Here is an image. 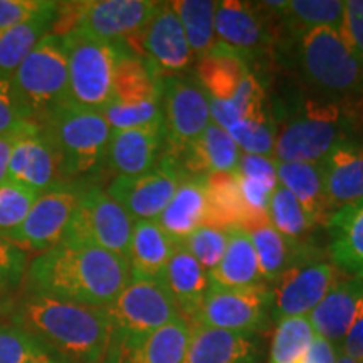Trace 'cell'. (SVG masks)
<instances>
[{
  "label": "cell",
  "instance_id": "18",
  "mask_svg": "<svg viewBox=\"0 0 363 363\" xmlns=\"http://www.w3.org/2000/svg\"><path fill=\"white\" fill-rule=\"evenodd\" d=\"M338 269L331 262L306 259L289 267L274 283L272 315L276 320L308 316L338 283Z\"/></svg>",
  "mask_w": 363,
  "mask_h": 363
},
{
  "label": "cell",
  "instance_id": "10",
  "mask_svg": "<svg viewBox=\"0 0 363 363\" xmlns=\"http://www.w3.org/2000/svg\"><path fill=\"white\" fill-rule=\"evenodd\" d=\"M69 98L89 110L103 111L110 101L121 44H111L79 30L66 34Z\"/></svg>",
  "mask_w": 363,
  "mask_h": 363
},
{
  "label": "cell",
  "instance_id": "45",
  "mask_svg": "<svg viewBox=\"0 0 363 363\" xmlns=\"http://www.w3.org/2000/svg\"><path fill=\"white\" fill-rule=\"evenodd\" d=\"M235 172L242 179L264 185L271 190H274L279 185L278 174H276V160L272 157L242 155Z\"/></svg>",
  "mask_w": 363,
  "mask_h": 363
},
{
  "label": "cell",
  "instance_id": "8",
  "mask_svg": "<svg viewBox=\"0 0 363 363\" xmlns=\"http://www.w3.org/2000/svg\"><path fill=\"white\" fill-rule=\"evenodd\" d=\"M104 310L111 323V345L106 363L110 358L120 362L125 347L182 316L162 281L130 279L123 291Z\"/></svg>",
  "mask_w": 363,
  "mask_h": 363
},
{
  "label": "cell",
  "instance_id": "26",
  "mask_svg": "<svg viewBox=\"0 0 363 363\" xmlns=\"http://www.w3.org/2000/svg\"><path fill=\"white\" fill-rule=\"evenodd\" d=\"M175 244L155 220L133 222L126 261L131 279L162 281Z\"/></svg>",
  "mask_w": 363,
  "mask_h": 363
},
{
  "label": "cell",
  "instance_id": "34",
  "mask_svg": "<svg viewBox=\"0 0 363 363\" xmlns=\"http://www.w3.org/2000/svg\"><path fill=\"white\" fill-rule=\"evenodd\" d=\"M206 180L208 202L207 225L224 230L230 227L252 229L254 220L240 195L238 174H212L206 175Z\"/></svg>",
  "mask_w": 363,
  "mask_h": 363
},
{
  "label": "cell",
  "instance_id": "17",
  "mask_svg": "<svg viewBox=\"0 0 363 363\" xmlns=\"http://www.w3.org/2000/svg\"><path fill=\"white\" fill-rule=\"evenodd\" d=\"M271 21L261 2H217L216 39L251 65V61L259 59L266 49L274 45L276 30L271 27Z\"/></svg>",
  "mask_w": 363,
  "mask_h": 363
},
{
  "label": "cell",
  "instance_id": "51",
  "mask_svg": "<svg viewBox=\"0 0 363 363\" xmlns=\"http://www.w3.org/2000/svg\"><path fill=\"white\" fill-rule=\"evenodd\" d=\"M337 363H363V362H358V360H353L350 357H345L342 353H338V358H337Z\"/></svg>",
  "mask_w": 363,
  "mask_h": 363
},
{
  "label": "cell",
  "instance_id": "41",
  "mask_svg": "<svg viewBox=\"0 0 363 363\" xmlns=\"http://www.w3.org/2000/svg\"><path fill=\"white\" fill-rule=\"evenodd\" d=\"M29 259V254L24 249L12 240L0 238V301L21 291Z\"/></svg>",
  "mask_w": 363,
  "mask_h": 363
},
{
  "label": "cell",
  "instance_id": "43",
  "mask_svg": "<svg viewBox=\"0 0 363 363\" xmlns=\"http://www.w3.org/2000/svg\"><path fill=\"white\" fill-rule=\"evenodd\" d=\"M33 123L12 78H0V135L22 131Z\"/></svg>",
  "mask_w": 363,
  "mask_h": 363
},
{
  "label": "cell",
  "instance_id": "3",
  "mask_svg": "<svg viewBox=\"0 0 363 363\" xmlns=\"http://www.w3.org/2000/svg\"><path fill=\"white\" fill-rule=\"evenodd\" d=\"M279 40L278 48L316 93L352 106L363 101V66L337 29L320 27Z\"/></svg>",
  "mask_w": 363,
  "mask_h": 363
},
{
  "label": "cell",
  "instance_id": "25",
  "mask_svg": "<svg viewBox=\"0 0 363 363\" xmlns=\"http://www.w3.org/2000/svg\"><path fill=\"white\" fill-rule=\"evenodd\" d=\"M326 227L331 264L350 278L363 279V199L333 212Z\"/></svg>",
  "mask_w": 363,
  "mask_h": 363
},
{
  "label": "cell",
  "instance_id": "13",
  "mask_svg": "<svg viewBox=\"0 0 363 363\" xmlns=\"http://www.w3.org/2000/svg\"><path fill=\"white\" fill-rule=\"evenodd\" d=\"M187 177L190 175L180 162L163 152L157 165L142 175L113 177L106 194L125 208L133 222L157 220Z\"/></svg>",
  "mask_w": 363,
  "mask_h": 363
},
{
  "label": "cell",
  "instance_id": "49",
  "mask_svg": "<svg viewBox=\"0 0 363 363\" xmlns=\"http://www.w3.org/2000/svg\"><path fill=\"white\" fill-rule=\"evenodd\" d=\"M33 125H30V126H33ZM30 126H29V128H30ZM22 131H24V130H22ZM22 131H16V133H7V135H0V184H4V182L7 180L9 162H11L13 145H16L17 138H19V135L22 133Z\"/></svg>",
  "mask_w": 363,
  "mask_h": 363
},
{
  "label": "cell",
  "instance_id": "9",
  "mask_svg": "<svg viewBox=\"0 0 363 363\" xmlns=\"http://www.w3.org/2000/svg\"><path fill=\"white\" fill-rule=\"evenodd\" d=\"M12 83L35 123H43L57 106L71 101L65 40L48 34L24 59Z\"/></svg>",
  "mask_w": 363,
  "mask_h": 363
},
{
  "label": "cell",
  "instance_id": "16",
  "mask_svg": "<svg viewBox=\"0 0 363 363\" xmlns=\"http://www.w3.org/2000/svg\"><path fill=\"white\" fill-rule=\"evenodd\" d=\"M126 48L148 61L163 78L187 71L195 62L172 2H160L152 19Z\"/></svg>",
  "mask_w": 363,
  "mask_h": 363
},
{
  "label": "cell",
  "instance_id": "15",
  "mask_svg": "<svg viewBox=\"0 0 363 363\" xmlns=\"http://www.w3.org/2000/svg\"><path fill=\"white\" fill-rule=\"evenodd\" d=\"M83 187V184H59L40 194L26 220L9 240L27 254H40L61 244Z\"/></svg>",
  "mask_w": 363,
  "mask_h": 363
},
{
  "label": "cell",
  "instance_id": "19",
  "mask_svg": "<svg viewBox=\"0 0 363 363\" xmlns=\"http://www.w3.org/2000/svg\"><path fill=\"white\" fill-rule=\"evenodd\" d=\"M7 179L38 195L62 184L57 153L43 125L34 123L19 135L9 162Z\"/></svg>",
  "mask_w": 363,
  "mask_h": 363
},
{
  "label": "cell",
  "instance_id": "31",
  "mask_svg": "<svg viewBox=\"0 0 363 363\" xmlns=\"http://www.w3.org/2000/svg\"><path fill=\"white\" fill-rule=\"evenodd\" d=\"M192 333L187 318L179 316L121 350L120 363H184Z\"/></svg>",
  "mask_w": 363,
  "mask_h": 363
},
{
  "label": "cell",
  "instance_id": "39",
  "mask_svg": "<svg viewBox=\"0 0 363 363\" xmlns=\"http://www.w3.org/2000/svg\"><path fill=\"white\" fill-rule=\"evenodd\" d=\"M56 358L38 338L19 326L0 323V363H38Z\"/></svg>",
  "mask_w": 363,
  "mask_h": 363
},
{
  "label": "cell",
  "instance_id": "52",
  "mask_svg": "<svg viewBox=\"0 0 363 363\" xmlns=\"http://www.w3.org/2000/svg\"><path fill=\"white\" fill-rule=\"evenodd\" d=\"M38 363H66V362L59 360V358H51V360H45V362H38Z\"/></svg>",
  "mask_w": 363,
  "mask_h": 363
},
{
  "label": "cell",
  "instance_id": "23",
  "mask_svg": "<svg viewBox=\"0 0 363 363\" xmlns=\"http://www.w3.org/2000/svg\"><path fill=\"white\" fill-rule=\"evenodd\" d=\"M207 180L190 175L180 184L169 206L155 220L175 244H182L199 227L207 225Z\"/></svg>",
  "mask_w": 363,
  "mask_h": 363
},
{
  "label": "cell",
  "instance_id": "38",
  "mask_svg": "<svg viewBox=\"0 0 363 363\" xmlns=\"http://www.w3.org/2000/svg\"><path fill=\"white\" fill-rule=\"evenodd\" d=\"M267 222L279 234L293 240H301L303 235L313 229L306 212L283 185H278L271 194L267 203Z\"/></svg>",
  "mask_w": 363,
  "mask_h": 363
},
{
  "label": "cell",
  "instance_id": "40",
  "mask_svg": "<svg viewBox=\"0 0 363 363\" xmlns=\"http://www.w3.org/2000/svg\"><path fill=\"white\" fill-rule=\"evenodd\" d=\"M39 195L12 180L0 184V238L9 239L22 225Z\"/></svg>",
  "mask_w": 363,
  "mask_h": 363
},
{
  "label": "cell",
  "instance_id": "37",
  "mask_svg": "<svg viewBox=\"0 0 363 363\" xmlns=\"http://www.w3.org/2000/svg\"><path fill=\"white\" fill-rule=\"evenodd\" d=\"M308 316L283 318L272 337L269 363H299L315 338Z\"/></svg>",
  "mask_w": 363,
  "mask_h": 363
},
{
  "label": "cell",
  "instance_id": "7",
  "mask_svg": "<svg viewBox=\"0 0 363 363\" xmlns=\"http://www.w3.org/2000/svg\"><path fill=\"white\" fill-rule=\"evenodd\" d=\"M160 6L155 0H81L59 2L51 34L79 30L111 44L126 45Z\"/></svg>",
  "mask_w": 363,
  "mask_h": 363
},
{
  "label": "cell",
  "instance_id": "50",
  "mask_svg": "<svg viewBox=\"0 0 363 363\" xmlns=\"http://www.w3.org/2000/svg\"><path fill=\"white\" fill-rule=\"evenodd\" d=\"M355 130H360L362 131V136H363V101L357 106V125H355Z\"/></svg>",
  "mask_w": 363,
  "mask_h": 363
},
{
  "label": "cell",
  "instance_id": "2",
  "mask_svg": "<svg viewBox=\"0 0 363 363\" xmlns=\"http://www.w3.org/2000/svg\"><path fill=\"white\" fill-rule=\"evenodd\" d=\"M130 279L126 257L61 242L30 257L22 289L76 305L108 308Z\"/></svg>",
  "mask_w": 363,
  "mask_h": 363
},
{
  "label": "cell",
  "instance_id": "53",
  "mask_svg": "<svg viewBox=\"0 0 363 363\" xmlns=\"http://www.w3.org/2000/svg\"><path fill=\"white\" fill-rule=\"evenodd\" d=\"M4 321V316H2V308H0V323Z\"/></svg>",
  "mask_w": 363,
  "mask_h": 363
},
{
  "label": "cell",
  "instance_id": "46",
  "mask_svg": "<svg viewBox=\"0 0 363 363\" xmlns=\"http://www.w3.org/2000/svg\"><path fill=\"white\" fill-rule=\"evenodd\" d=\"M49 0H0V34L22 24L48 6Z\"/></svg>",
  "mask_w": 363,
  "mask_h": 363
},
{
  "label": "cell",
  "instance_id": "28",
  "mask_svg": "<svg viewBox=\"0 0 363 363\" xmlns=\"http://www.w3.org/2000/svg\"><path fill=\"white\" fill-rule=\"evenodd\" d=\"M162 283L174 298L180 315L189 321H192L197 315L211 286L208 272L180 244L172 254Z\"/></svg>",
  "mask_w": 363,
  "mask_h": 363
},
{
  "label": "cell",
  "instance_id": "20",
  "mask_svg": "<svg viewBox=\"0 0 363 363\" xmlns=\"http://www.w3.org/2000/svg\"><path fill=\"white\" fill-rule=\"evenodd\" d=\"M328 217L363 199V143L348 138L335 145L320 163Z\"/></svg>",
  "mask_w": 363,
  "mask_h": 363
},
{
  "label": "cell",
  "instance_id": "22",
  "mask_svg": "<svg viewBox=\"0 0 363 363\" xmlns=\"http://www.w3.org/2000/svg\"><path fill=\"white\" fill-rule=\"evenodd\" d=\"M257 358L254 335L192 325L184 363H257Z\"/></svg>",
  "mask_w": 363,
  "mask_h": 363
},
{
  "label": "cell",
  "instance_id": "32",
  "mask_svg": "<svg viewBox=\"0 0 363 363\" xmlns=\"http://www.w3.org/2000/svg\"><path fill=\"white\" fill-rule=\"evenodd\" d=\"M57 6L59 2L49 0L30 19L0 34V78H12L35 45L51 34Z\"/></svg>",
  "mask_w": 363,
  "mask_h": 363
},
{
  "label": "cell",
  "instance_id": "36",
  "mask_svg": "<svg viewBox=\"0 0 363 363\" xmlns=\"http://www.w3.org/2000/svg\"><path fill=\"white\" fill-rule=\"evenodd\" d=\"M227 131L238 143L242 155L272 157L274 153L276 120L267 108L242 118Z\"/></svg>",
  "mask_w": 363,
  "mask_h": 363
},
{
  "label": "cell",
  "instance_id": "35",
  "mask_svg": "<svg viewBox=\"0 0 363 363\" xmlns=\"http://www.w3.org/2000/svg\"><path fill=\"white\" fill-rule=\"evenodd\" d=\"M172 7L182 22L195 61L211 52L217 44L214 27L217 2H212V0H177V2H172Z\"/></svg>",
  "mask_w": 363,
  "mask_h": 363
},
{
  "label": "cell",
  "instance_id": "11",
  "mask_svg": "<svg viewBox=\"0 0 363 363\" xmlns=\"http://www.w3.org/2000/svg\"><path fill=\"white\" fill-rule=\"evenodd\" d=\"M133 219L99 185L81 189L62 242L93 246L126 257Z\"/></svg>",
  "mask_w": 363,
  "mask_h": 363
},
{
  "label": "cell",
  "instance_id": "14",
  "mask_svg": "<svg viewBox=\"0 0 363 363\" xmlns=\"http://www.w3.org/2000/svg\"><path fill=\"white\" fill-rule=\"evenodd\" d=\"M271 308L272 291L266 284L238 289L208 286L190 325L254 335L266 326Z\"/></svg>",
  "mask_w": 363,
  "mask_h": 363
},
{
  "label": "cell",
  "instance_id": "24",
  "mask_svg": "<svg viewBox=\"0 0 363 363\" xmlns=\"http://www.w3.org/2000/svg\"><path fill=\"white\" fill-rule=\"evenodd\" d=\"M362 299L363 279H340L308 315L315 333L333 343L338 350Z\"/></svg>",
  "mask_w": 363,
  "mask_h": 363
},
{
  "label": "cell",
  "instance_id": "5",
  "mask_svg": "<svg viewBox=\"0 0 363 363\" xmlns=\"http://www.w3.org/2000/svg\"><path fill=\"white\" fill-rule=\"evenodd\" d=\"M40 125L57 153L62 184H81L106 167L113 130L101 111L67 101Z\"/></svg>",
  "mask_w": 363,
  "mask_h": 363
},
{
  "label": "cell",
  "instance_id": "33",
  "mask_svg": "<svg viewBox=\"0 0 363 363\" xmlns=\"http://www.w3.org/2000/svg\"><path fill=\"white\" fill-rule=\"evenodd\" d=\"M276 174L279 185L299 202L313 227L328 220L323 180L318 163L276 160Z\"/></svg>",
  "mask_w": 363,
  "mask_h": 363
},
{
  "label": "cell",
  "instance_id": "48",
  "mask_svg": "<svg viewBox=\"0 0 363 363\" xmlns=\"http://www.w3.org/2000/svg\"><path fill=\"white\" fill-rule=\"evenodd\" d=\"M338 350L333 343L320 335H315L313 342L299 363H337Z\"/></svg>",
  "mask_w": 363,
  "mask_h": 363
},
{
  "label": "cell",
  "instance_id": "44",
  "mask_svg": "<svg viewBox=\"0 0 363 363\" xmlns=\"http://www.w3.org/2000/svg\"><path fill=\"white\" fill-rule=\"evenodd\" d=\"M340 35L363 66V0H345Z\"/></svg>",
  "mask_w": 363,
  "mask_h": 363
},
{
  "label": "cell",
  "instance_id": "47",
  "mask_svg": "<svg viewBox=\"0 0 363 363\" xmlns=\"http://www.w3.org/2000/svg\"><path fill=\"white\" fill-rule=\"evenodd\" d=\"M338 353L350 357L353 360L363 362V299L357 308L350 328H348L342 345H340Z\"/></svg>",
  "mask_w": 363,
  "mask_h": 363
},
{
  "label": "cell",
  "instance_id": "1",
  "mask_svg": "<svg viewBox=\"0 0 363 363\" xmlns=\"http://www.w3.org/2000/svg\"><path fill=\"white\" fill-rule=\"evenodd\" d=\"M7 323L38 338L66 363H106L111 323L104 308H93L21 289L0 301Z\"/></svg>",
  "mask_w": 363,
  "mask_h": 363
},
{
  "label": "cell",
  "instance_id": "42",
  "mask_svg": "<svg viewBox=\"0 0 363 363\" xmlns=\"http://www.w3.org/2000/svg\"><path fill=\"white\" fill-rule=\"evenodd\" d=\"M197 259L207 272L219 264L227 247V230L219 227L203 225L194 230L180 244Z\"/></svg>",
  "mask_w": 363,
  "mask_h": 363
},
{
  "label": "cell",
  "instance_id": "29",
  "mask_svg": "<svg viewBox=\"0 0 363 363\" xmlns=\"http://www.w3.org/2000/svg\"><path fill=\"white\" fill-rule=\"evenodd\" d=\"M225 230L227 247L224 256L214 269L208 271L211 286L238 289L264 284L247 230L242 227H230Z\"/></svg>",
  "mask_w": 363,
  "mask_h": 363
},
{
  "label": "cell",
  "instance_id": "21",
  "mask_svg": "<svg viewBox=\"0 0 363 363\" xmlns=\"http://www.w3.org/2000/svg\"><path fill=\"white\" fill-rule=\"evenodd\" d=\"M165 150L162 125L111 131L106 167L115 177H135L152 170Z\"/></svg>",
  "mask_w": 363,
  "mask_h": 363
},
{
  "label": "cell",
  "instance_id": "30",
  "mask_svg": "<svg viewBox=\"0 0 363 363\" xmlns=\"http://www.w3.org/2000/svg\"><path fill=\"white\" fill-rule=\"evenodd\" d=\"M247 234L256 251L262 281L266 283H276L289 267L315 257L313 247L301 240L284 238L269 222L249 229Z\"/></svg>",
  "mask_w": 363,
  "mask_h": 363
},
{
  "label": "cell",
  "instance_id": "12",
  "mask_svg": "<svg viewBox=\"0 0 363 363\" xmlns=\"http://www.w3.org/2000/svg\"><path fill=\"white\" fill-rule=\"evenodd\" d=\"M162 111L165 150L179 158L212 123L211 103L197 79L165 76L162 81Z\"/></svg>",
  "mask_w": 363,
  "mask_h": 363
},
{
  "label": "cell",
  "instance_id": "4",
  "mask_svg": "<svg viewBox=\"0 0 363 363\" xmlns=\"http://www.w3.org/2000/svg\"><path fill=\"white\" fill-rule=\"evenodd\" d=\"M279 116L272 158L320 163L335 145L350 138L357 125V106L323 96L305 98L281 108Z\"/></svg>",
  "mask_w": 363,
  "mask_h": 363
},
{
  "label": "cell",
  "instance_id": "6",
  "mask_svg": "<svg viewBox=\"0 0 363 363\" xmlns=\"http://www.w3.org/2000/svg\"><path fill=\"white\" fill-rule=\"evenodd\" d=\"M162 81L155 67L121 45L110 101L101 115L113 131L162 125Z\"/></svg>",
  "mask_w": 363,
  "mask_h": 363
},
{
  "label": "cell",
  "instance_id": "27",
  "mask_svg": "<svg viewBox=\"0 0 363 363\" xmlns=\"http://www.w3.org/2000/svg\"><path fill=\"white\" fill-rule=\"evenodd\" d=\"M240 152L229 131L212 121L201 138L177 158L189 175L233 174L238 170ZM175 158V157H174Z\"/></svg>",
  "mask_w": 363,
  "mask_h": 363
}]
</instances>
